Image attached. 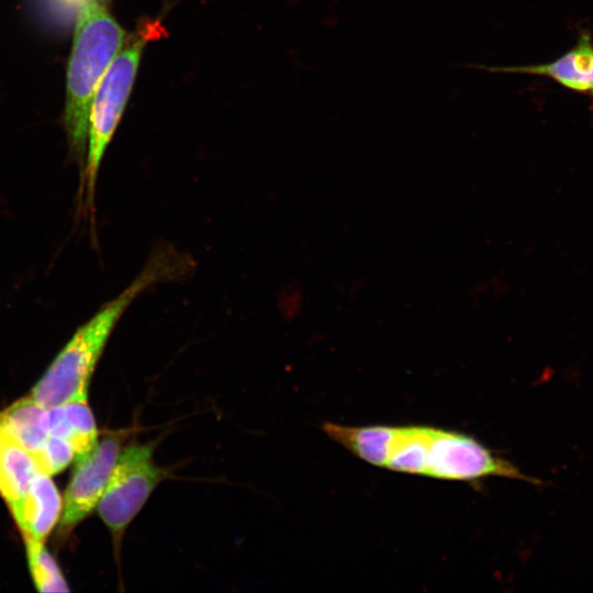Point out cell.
<instances>
[{
	"label": "cell",
	"mask_w": 593,
	"mask_h": 593,
	"mask_svg": "<svg viewBox=\"0 0 593 593\" xmlns=\"http://www.w3.org/2000/svg\"><path fill=\"white\" fill-rule=\"evenodd\" d=\"M322 428L359 459L391 471L452 481L503 477L544 484L459 432L425 425L347 426L329 422Z\"/></svg>",
	"instance_id": "obj_1"
},
{
	"label": "cell",
	"mask_w": 593,
	"mask_h": 593,
	"mask_svg": "<svg viewBox=\"0 0 593 593\" xmlns=\"http://www.w3.org/2000/svg\"><path fill=\"white\" fill-rule=\"evenodd\" d=\"M125 31L99 0H81L66 77L64 127L71 154L82 164L93 93L121 52Z\"/></svg>",
	"instance_id": "obj_2"
},
{
	"label": "cell",
	"mask_w": 593,
	"mask_h": 593,
	"mask_svg": "<svg viewBox=\"0 0 593 593\" xmlns=\"http://www.w3.org/2000/svg\"><path fill=\"white\" fill-rule=\"evenodd\" d=\"M157 445V439L134 441L121 449L98 503V514L110 532L116 560L127 527L158 484L171 475V469L155 462Z\"/></svg>",
	"instance_id": "obj_3"
},
{
	"label": "cell",
	"mask_w": 593,
	"mask_h": 593,
	"mask_svg": "<svg viewBox=\"0 0 593 593\" xmlns=\"http://www.w3.org/2000/svg\"><path fill=\"white\" fill-rule=\"evenodd\" d=\"M144 38L116 55L100 80L90 104L86 161L88 198H93L101 159L127 103L138 70Z\"/></svg>",
	"instance_id": "obj_4"
},
{
	"label": "cell",
	"mask_w": 593,
	"mask_h": 593,
	"mask_svg": "<svg viewBox=\"0 0 593 593\" xmlns=\"http://www.w3.org/2000/svg\"><path fill=\"white\" fill-rule=\"evenodd\" d=\"M125 437V430L108 433L98 439L91 451L76 459V467L65 491L59 539L68 537L98 506Z\"/></svg>",
	"instance_id": "obj_5"
},
{
	"label": "cell",
	"mask_w": 593,
	"mask_h": 593,
	"mask_svg": "<svg viewBox=\"0 0 593 593\" xmlns=\"http://www.w3.org/2000/svg\"><path fill=\"white\" fill-rule=\"evenodd\" d=\"M469 66L490 72L544 76L577 92L593 90V42L588 33L581 34L578 43L570 51L549 63L522 66L480 64Z\"/></svg>",
	"instance_id": "obj_6"
},
{
	"label": "cell",
	"mask_w": 593,
	"mask_h": 593,
	"mask_svg": "<svg viewBox=\"0 0 593 593\" xmlns=\"http://www.w3.org/2000/svg\"><path fill=\"white\" fill-rule=\"evenodd\" d=\"M36 472L31 452L12 435L0 429V494L16 525Z\"/></svg>",
	"instance_id": "obj_7"
},
{
	"label": "cell",
	"mask_w": 593,
	"mask_h": 593,
	"mask_svg": "<svg viewBox=\"0 0 593 593\" xmlns=\"http://www.w3.org/2000/svg\"><path fill=\"white\" fill-rule=\"evenodd\" d=\"M63 511L61 496L51 475L37 470L18 525L21 534L45 541Z\"/></svg>",
	"instance_id": "obj_8"
},
{
	"label": "cell",
	"mask_w": 593,
	"mask_h": 593,
	"mask_svg": "<svg viewBox=\"0 0 593 593\" xmlns=\"http://www.w3.org/2000/svg\"><path fill=\"white\" fill-rule=\"evenodd\" d=\"M44 410L30 395L20 399L0 412V429L12 435L32 455L47 436L42 426Z\"/></svg>",
	"instance_id": "obj_9"
},
{
	"label": "cell",
	"mask_w": 593,
	"mask_h": 593,
	"mask_svg": "<svg viewBox=\"0 0 593 593\" xmlns=\"http://www.w3.org/2000/svg\"><path fill=\"white\" fill-rule=\"evenodd\" d=\"M27 556L30 572L40 592H68L67 582L53 556L44 542L29 534H22Z\"/></svg>",
	"instance_id": "obj_10"
},
{
	"label": "cell",
	"mask_w": 593,
	"mask_h": 593,
	"mask_svg": "<svg viewBox=\"0 0 593 593\" xmlns=\"http://www.w3.org/2000/svg\"><path fill=\"white\" fill-rule=\"evenodd\" d=\"M70 430L76 459L87 455L98 443V428L88 400L61 404Z\"/></svg>",
	"instance_id": "obj_11"
},
{
	"label": "cell",
	"mask_w": 593,
	"mask_h": 593,
	"mask_svg": "<svg viewBox=\"0 0 593 593\" xmlns=\"http://www.w3.org/2000/svg\"><path fill=\"white\" fill-rule=\"evenodd\" d=\"M32 457L37 470L53 475L63 471L76 458V454L70 441L47 435Z\"/></svg>",
	"instance_id": "obj_12"
},
{
	"label": "cell",
	"mask_w": 593,
	"mask_h": 593,
	"mask_svg": "<svg viewBox=\"0 0 593 593\" xmlns=\"http://www.w3.org/2000/svg\"><path fill=\"white\" fill-rule=\"evenodd\" d=\"M99 1H101V2H103V3H104V2H105V1H108V0H99Z\"/></svg>",
	"instance_id": "obj_13"
},
{
	"label": "cell",
	"mask_w": 593,
	"mask_h": 593,
	"mask_svg": "<svg viewBox=\"0 0 593 593\" xmlns=\"http://www.w3.org/2000/svg\"><path fill=\"white\" fill-rule=\"evenodd\" d=\"M592 94H593V90H592Z\"/></svg>",
	"instance_id": "obj_14"
}]
</instances>
